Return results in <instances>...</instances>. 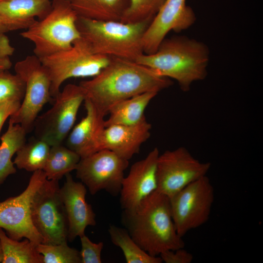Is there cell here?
Wrapping results in <instances>:
<instances>
[{
    "label": "cell",
    "mask_w": 263,
    "mask_h": 263,
    "mask_svg": "<svg viewBox=\"0 0 263 263\" xmlns=\"http://www.w3.org/2000/svg\"><path fill=\"white\" fill-rule=\"evenodd\" d=\"M172 83L135 61L111 57L98 75L79 85L86 98L105 116L112 106L122 100L148 92L159 93Z\"/></svg>",
    "instance_id": "6da1fadb"
},
{
    "label": "cell",
    "mask_w": 263,
    "mask_h": 263,
    "mask_svg": "<svg viewBox=\"0 0 263 263\" xmlns=\"http://www.w3.org/2000/svg\"><path fill=\"white\" fill-rule=\"evenodd\" d=\"M121 221L133 240L151 256L185 246L173 221L169 198L157 190L133 208L123 210Z\"/></svg>",
    "instance_id": "7a4b0ae2"
},
{
    "label": "cell",
    "mask_w": 263,
    "mask_h": 263,
    "mask_svg": "<svg viewBox=\"0 0 263 263\" xmlns=\"http://www.w3.org/2000/svg\"><path fill=\"white\" fill-rule=\"evenodd\" d=\"M209 50L202 42L184 36L165 38L156 51L142 54L135 60L156 74L175 80L187 92L192 83L207 75Z\"/></svg>",
    "instance_id": "3957f363"
},
{
    "label": "cell",
    "mask_w": 263,
    "mask_h": 263,
    "mask_svg": "<svg viewBox=\"0 0 263 263\" xmlns=\"http://www.w3.org/2000/svg\"><path fill=\"white\" fill-rule=\"evenodd\" d=\"M151 20L125 23L78 17L76 25L95 53L135 61L144 53L143 37Z\"/></svg>",
    "instance_id": "277c9868"
},
{
    "label": "cell",
    "mask_w": 263,
    "mask_h": 263,
    "mask_svg": "<svg viewBox=\"0 0 263 263\" xmlns=\"http://www.w3.org/2000/svg\"><path fill=\"white\" fill-rule=\"evenodd\" d=\"M77 19L68 0H53L49 13L20 35L34 44L35 55L45 57L68 49L81 37Z\"/></svg>",
    "instance_id": "5b68a950"
},
{
    "label": "cell",
    "mask_w": 263,
    "mask_h": 263,
    "mask_svg": "<svg viewBox=\"0 0 263 263\" xmlns=\"http://www.w3.org/2000/svg\"><path fill=\"white\" fill-rule=\"evenodd\" d=\"M111 57L95 53L82 37L68 49L40 58L51 80V94L54 98L68 79L94 77L109 63Z\"/></svg>",
    "instance_id": "8992f818"
},
{
    "label": "cell",
    "mask_w": 263,
    "mask_h": 263,
    "mask_svg": "<svg viewBox=\"0 0 263 263\" xmlns=\"http://www.w3.org/2000/svg\"><path fill=\"white\" fill-rule=\"evenodd\" d=\"M14 69L24 81L25 91L20 107L9 117V122L19 124L27 133L33 130L38 113L51 99V80L47 70L34 54L17 62Z\"/></svg>",
    "instance_id": "52a82bcc"
},
{
    "label": "cell",
    "mask_w": 263,
    "mask_h": 263,
    "mask_svg": "<svg viewBox=\"0 0 263 263\" xmlns=\"http://www.w3.org/2000/svg\"><path fill=\"white\" fill-rule=\"evenodd\" d=\"M59 189L58 181L46 179L32 200V221L45 244L68 242V221Z\"/></svg>",
    "instance_id": "ba28073f"
},
{
    "label": "cell",
    "mask_w": 263,
    "mask_h": 263,
    "mask_svg": "<svg viewBox=\"0 0 263 263\" xmlns=\"http://www.w3.org/2000/svg\"><path fill=\"white\" fill-rule=\"evenodd\" d=\"M85 98L79 84H67L55 97L53 106L36 119L34 127L36 137L51 146L61 144L74 127Z\"/></svg>",
    "instance_id": "9c48e42d"
},
{
    "label": "cell",
    "mask_w": 263,
    "mask_h": 263,
    "mask_svg": "<svg viewBox=\"0 0 263 263\" xmlns=\"http://www.w3.org/2000/svg\"><path fill=\"white\" fill-rule=\"evenodd\" d=\"M173 221L183 237L208 220L214 201V190L207 175L189 184L169 198Z\"/></svg>",
    "instance_id": "30bf717a"
},
{
    "label": "cell",
    "mask_w": 263,
    "mask_h": 263,
    "mask_svg": "<svg viewBox=\"0 0 263 263\" xmlns=\"http://www.w3.org/2000/svg\"><path fill=\"white\" fill-rule=\"evenodd\" d=\"M211 164L201 162L185 147L159 154L156 165L157 191L171 198L186 186L207 175Z\"/></svg>",
    "instance_id": "8fae6325"
},
{
    "label": "cell",
    "mask_w": 263,
    "mask_h": 263,
    "mask_svg": "<svg viewBox=\"0 0 263 263\" xmlns=\"http://www.w3.org/2000/svg\"><path fill=\"white\" fill-rule=\"evenodd\" d=\"M128 166L129 160L103 149L81 158L75 170L76 177L87 187L91 194L103 190L117 196Z\"/></svg>",
    "instance_id": "7c38bea8"
},
{
    "label": "cell",
    "mask_w": 263,
    "mask_h": 263,
    "mask_svg": "<svg viewBox=\"0 0 263 263\" xmlns=\"http://www.w3.org/2000/svg\"><path fill=\"white\" fill-rule=\"evenodd\" d=\"M46 179L43 170L33 172L21 193L0 202V227L10 238L17 241L25 238L37 244L42 243L32 221L30 208L34 194Z\"/></svg>",
    "instance_id": "4fadbf2b"
},
{
    "label": "cell",
    "mask_w": 263,
    "mask_h": 263,
    "mask_svg": "<svg viewBox=\"0 0 263 263\" xmlns=\"http://www.w3.org/2000/svg\"><path fill=\"white\" fill-rule=\"evenodd\" d=\"M196 17L186 0H166L147 28L142 40L144 54L154 53L171 31L180 32L190 27Z\"/></svg>",
    "instance_id": "5bb4252c"
},
{
    "label": "cell",
    "mask_w": 263,
    "mask_h": 263,
    "mask_svg": "<svg viewBox=\"0 0 263 263\" xmlns=\"http://www.w3.org/2000/svg\"><path fill=\"white\" fill-rule=\"evenodd\" d=\"M159 150L154 148L146 157L131 167L124 177L119 193L123 210L131 209L157 190L156 165Z\"/></svg>",
    "instance_id": "9a60e30c"
},
{
    "label": "cell",
    "mask_w": 263,
    "mask_h": 263,
    "mask_svg": "<svg viewBox=\"0 0 263 263\" xmlns=\"http://www.w3.org/2000/svg\"><path fill=\"white\" fill-rule=\"evenodd\" d=\"M66 181L59 189V194L68 221V242L85 234L86 228L94 226L95 214L86 201L87 188L81 182H76L70 173L65 175Z\"/></svg>",
    "instance_id": "2e32d148"
},
{
    "label": "cell",
    "mask_w": 263,
    "mask_h": 263,
    "mask_svg": "<svg viewBox=\"0 0 263 263\" xmlns=\"http://www.w3.org/2000/svg\"><path fill=\"white\" fill-rule=\"evenodd\" d=\"M151 129V124L146 119L134 125L106 127L101 136L100 150H110L129 160L139 152L141 145L149 138Z\"/></svg>",
    "instance_id": "e0dca14e"
},
{
    "label": "cell",
    "mask_w": 263,
    "mask_h": 263,
    "mask_svg": "<svg viewBox=\"0 0 263 263\" xmlns=\"http://www.w3.org/2000/svg\"><path fill=\"white\" fill-rule=\"evenodd\" d=\"M84 106L86 115L73 128L69 134L67 147L83 158L100 150V142L105 128L104 117L87 98Z\"/></svg>",
    "instance_id": "ac0fdd59"
},
{
    "label": "cell",
    "mask_w": 263,
    "mask_h": 263,
    "mask_svg": "<svg viewBox=\"0 0 263 263\" xmlns=\"http://www.w3.org/2000/svg\"><path fill=\"white\" fill-rule=\"evenodd\" d=\"M51 0H3L0 2V20L7 32L26 30L50 11Z\"/></svg>",
    "instance_id": "d6986e66"
},
{
    "label": "cell",
    "mask_w": 263,
    "mask_h": 263,
    "mask_svg": "<svg viewBox=\"0 0 263 263\" xmlns=\"http://www.w3.org/2000/svg\"><path fill=\"white\" fill-rule=\"evenodd\" d=\"M158 93H144L122 100L112 106L105 127L113 125H134L146 120L144 112L150 101Z\"/></svg>",
    "instance_id": "ffe728a7"
},
{
    "label": "cell",
    "mask_w": 263,
    "mask_h": 263,
    "mask_svg": "<svg viewBox=\"0 0 263 263\" xmlns=\"http://www.w3.org/2000/svg\"><path fill=\"white\" fill-rule=\"evenodd\" d=\"M78 17L120 21L129 0H68Z\"/></svg>",
    "instance_id": "44dd1931"
},
{
    "label": "cell",
    "mask_w": 263,
    "mask_h": 263,
    "mask_svg": "<svg viewBox=\"0 0 263 263\" xmlns=\"http://www.w3.org/2000/svg\"><path fill=\"white\" fill-rule=\"evenodd\" d=\"M26 134L25 130L19 124L9 122L7 131L0 137V185L9 175L16 172L12 159L26 142Z\"/></svg>",
    "instance_id": "7402d4cb"
},
{
    "label": "cell",
    "mask_w": 263,
    "mask_h": 263,
    "mask_svg": "<svg viewBox=\"0 0 263 263\" xmlns=\"http://www.w3.org/2000/svg\"><path fill=\"white\" fill-rule=\"evenodd\" d=\"M81 159L76 152L58 144L51 146L43 171L49 180L59 181L75 170Z\"/></svg>",
    "instance_id": "603a6c76"
},
{
    "label": "cell",
    "mask_w": 263,
    "mask_h": 263,
    "mask_svg": "<svg viewBox=\"0 0 263 263\" xmlns=\"http://www.w3.org/2000/svg\"><path fill=\"white\" fill-rule=\"evenodd\" d=\"M0 242L2 263H43V256L37 249V244L26 238L22 242L14 240L0 227Z\"/></svg>",
    "instance_id": "cb8c5ba5"
},
{
    "label": "cell",
    "mask_w": 263,
    "mask_h": 263,
    "mask_svg": "<svg viewBox=\"0 0 263 263\" xmlns=\"http://www.w3.org/2000/svg\"><path fill=\"white\" fill-rule=\"evenodd\" d=\"M51 146L37 137L25 142L16 152L13 161L20 169L34 172L42 170L48 158Z\"/></svg>",
    "instance_id": "d4e9b609"
},
{
    "label": "cell",
    "mask_w": 263,
    "mask_h": 263,
    "mask_svg": "<svg viewBox=\"0 0 263 263\" xmlns=\"http://www.w3.org/2000/svg\"><path fill=\"white\" fill-rule=\"evenodd\" d=\"M108 232L112 243L123 252L127 263H162L158 256H152L143 250L125 228L111 225Z\"/></svg>",
    "instance_id": "484cf974"
},
{
    "label": "cell",
    "mask_w": 263,
    "mask_h": 263,
    "mask_svg": "<svg viewBox=\"0 0 263 263\" xmlns=\"http://www.w3.org/2000/svg\"><path fill=\"white\" fill-rule=\"evenodd\" d=\"M37 249L43 256V263H81L79 251L68 246L67 242L57 244L39 243Z\"/></svg>",
    "instance_id": "4316f807"
},
{
    "label": "cell",
    "mask_w": 263,
    "mask_h": 263,
    "mask_svg": "<svg viewBox=\"0 0 263 263\" xmlns=\"http://www.w3.org/2000/svg\"><path fill=\"white\" fill-rule=\"evenodd\" d=\"M166 0H129L120 21L134 23L152 19Z\"/></svg>",
    "instance_id": "83f0119b"
},
{
    "label": "cell",
    "mask_w": 263,
    "mask_h": 263,
    "mask_svg": "<svg viewBox=\"0 0 263 263\" xmlns=\"http://www.w3.org/2000/svg\"><path fill=\"white\" fill-rule=\"evenodd\" d=\"M25 91L24 82L18 75L8 71L0 73V102L11 100L21 102Z\"/></svg>",
    "instance_id": "f1b7e54d"
},
{
    "label": "cell",
    "mask_w": 263,
    "mask_h": 263,
    "mask_svg": "<svg viewBox=\"0 0 263 263\" xmlns=\"http://www.w3.org/2000/svg\"><path fill=\"white\" fill-rule=\"evenodd\" d=\"M81 249L80 252L81 263H101V252L104 243H95L85 235L80 237Z\"/></svg>",
    "instance_id": "f546056e"
},
{
    "label": "cell",
    "mask_w": 263,
    "mask_h": 263,
    "mask_svg": "<svg viewBox=\"0 0 263 263\" xmlns=\"http://www.w3.org/2000/svg\"><path fill=\"white\" fill-rule=\"evenodd\" d=\"M162 262L166 263H190L193 257L191 253L180 248L174 250H167L159 255Z\"/></svg>",
    "instance_id": "4dcf8cb0"
},
{
    "label": "cell",
    "mask_w": 263,
    "mask_h": 263,
    "mask_svg": "<svg viewBox=\"0 0 263 263\" xmlns=\"http://www.w3.org/2000/svg\"><path fill=\"white\" fill-rule=\"evenodd\" d=\"M21 102L14 100L0 102V134L4 122L18 110Z\"/></svg>",
    "instance_id": "1f68e13d"
},
{
    "label": "cell",
    "mask_w": 263,
    "mask_h": 263,
    "mask_svg": "<svg viewBox=\"0 0 263 263\" xmlns=\"http://www.w3.org/2000/svg\"><path fill=\"white\" fill-rule=\"evenodd\" d=\"M15 50L8 38L4 33L0 32V57H9L14 54Z\"/></svg>",
    "instance_id": "d6a6232c"
},
{
    "label": "cell",
    "mask_w": 263,
    "mask_h": 263,
    "mask_svg": "<svg viewBox=\"0 0 263 263\" xmlns=\"http://www.w3.org/2000/svg\"><path fill=\"white\" fill-rule=\"evenodd\" d=\"M12 65L9 57H0V73L8 71Z\"/></svg>",
    "instance_id": "836d02e7"
},
{
    "label": "cell",
    "mask_w": 263,
    "mask_h": 263,
    "mask_svg": "<svg viewBox=\"0 0 263 263\" xmlns=\"http://www.w3.org/2000/svg\"><path fill=\"white\" fill-rule=\"evenodd\" d=\"M3 260V251L1 247V245L0 242V263H2Z\"/></svg>",
    "instance_id": "e575fe53"
},
{
    "label": "cell",
    "mask_w": 263,
    "mask_h": 263,
    "mask_svg": "<svg viewBox=\"0 0 263 263\" xmlns=\"http://www.w3.org/2000/svg\"><path fill=\"white\" fill-rule=\"evenodd\" d=\"M0 32H3V33H6L7 32L6 29L5 28L4 26L1 23V21L0 20Z\"/></svg>",
    "instance_id": "d590c367"
},
{
    "label": "cell",
    "mask_w": 263,
    "mask_h": 263,
    "mask_svg": "<svg viewBox=\"0 0 263 263\" xmlns=\"http://www.w3.org/2000/svg\"><path fill=\"white\" fill-rule=\"evenodd\" d=\"M1 1V0H0V2Z\"/></svg>",
    "instance_id": "8d00e7d4"
},
{
    "label": "cell",
    "mask_w": 263,
    "mask_h": 263,
    "mask_svg": "<svg viewBox=\"0 0 263 263\" xmlns=\"http://www.w3.org/2000/svg\"></svg>",
    "instance_id": "74e56055"
}]
</instances>
